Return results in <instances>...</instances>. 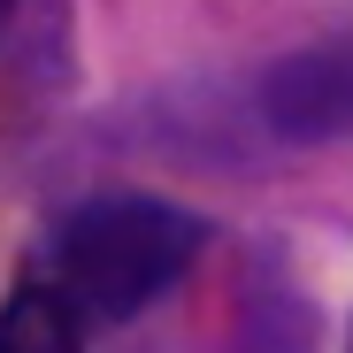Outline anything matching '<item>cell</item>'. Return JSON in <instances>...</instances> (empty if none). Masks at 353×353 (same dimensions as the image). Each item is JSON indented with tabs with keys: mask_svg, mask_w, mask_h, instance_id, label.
<instances>
[{
	"mask_svg": "<svg viewBox=\"0 0 353 353\" xmlns=\"http://www.w3.org/2000/svg\"><path fill=\"white\" fill-rule=\"evenodd\" d=\"M8 16H16V0H0V23H8Z\"/></svg>",
	"mask_w": 353,
	"mask_h": 353,
	"instance_id": "cell-4",
	"label": "cell"
},
{
	"mask_svg": "<svg viewBox=\"0 0 353 353\" xmlns=\"http://www.w3.org/2000/svg\"><path fill=\"white\" fill-rule=\"evenodd\" d=\"M200 246H208V223L192 208L154 200V192H100L54 223L46 276L70 292V307L85 323H123L154 307L192 269Z\"/></svg>",
	"mask_w": 353,
	"mask_h": 353,
	"instance_id": "cell-1",
	"label": "cell"
},
{
	"mask_svg": "<svg viewBox=\"0 0 353 353\" xmlns=\"http://www.w3.org/2000/svg\"><path fill=\"white\" fill-rule=\"evenodd\" d=\"M0 353H85V315L54 276H31L0 307Z\"/></svg>",
	"mask_w": 353,
	"mask_h": 353,
	"instance_id": "cell-3",
	"label": "cell"
},
{
	"mask_svg": "<svg viewBox=\"0 0 353 353\" xmlns=\"http://www.w3.org/2000/svg\"><path fill=\"white\" fill-rule=\"evenodd\" d=\"M261 123L292 146H353V39L300 46L261 77Z\"/></svg>",
	"mask_w": 353,
	"mask_h": 353,
	"instance_id": "cell-2",
	"label": "cell"
}]
</instances>
